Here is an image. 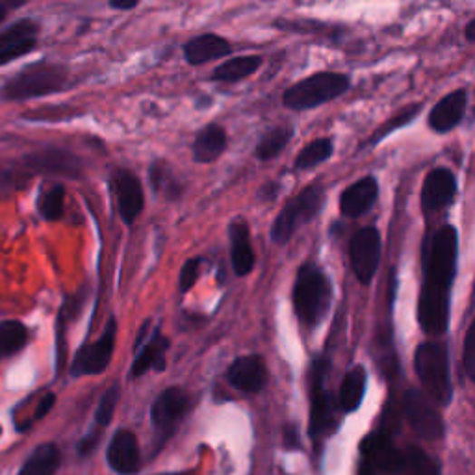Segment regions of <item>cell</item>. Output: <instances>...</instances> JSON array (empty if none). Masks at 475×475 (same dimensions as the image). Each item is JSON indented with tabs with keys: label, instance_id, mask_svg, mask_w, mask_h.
<instances>
[{
	"label": "cell",
	"instance_id": "ee69618b",
	"mask_svg": "<svg viewBox=\"0 0 475 475\" xmlns=\"http://www.w3.org/2000/svg\"><path fill=\"white\" fill-rule=\"evenodd\" d=\"M5 15H6V6H5V5H0V23H3Z\"/></svg>",
	"mask_w": 475,
	"mask_h": 475
},
{
	"label": "cell",
	"instance_id": "9c48e42d",
	"mask_svg": "<svg viewBox=\"0 0 475 475\" xmlns=\"http://www.w3.org/2000/svg\"><path fill=\"white\" fill-rule=\"evenodd\" d=\"M403 412L411 427L425 441H437L444 434L441 414L418 390H409L403 398Z\"/></svg>",
	"mask_w": 475,
	"mask_h": 475
},
{
	"label": "cell",
	"instance_id": "44dd1931",
	"mask_svg": "<svg viewBox=\"0 0 475 475\" xmlns=\"http://www.w3.org/2000/svg\"><path fill=\"white\" fill-rule=\"evenodd\" d=\"M227 131L216 123L205 125L195 134L191 143V158L197 164H212L227 150Z\"/></svg>",
	"mask_w": 475,
	"mask_h": 475
},
{
	"label": "cell",
	"instance_id": "9a60e30c",
	"mask_svg": "<svg viewBox=\"0 0 475 475\" xmlns=\"http://www.w3.org/2000/svg\"><path fill=\"white\" fill-rule=\"evenodd\" d=\"M466 108H468V92L464 88H459L448 93L446 97H442L432 106L427 117V125L437 134L451 132L464 119Z\"/></svg>",
	"mask_w": 475,
	"mask_h": 475
},
{
	"label": "cell",
	"instance_id": "ba28073f",
	"mask_svg": "<svg viewBox=\"0 0 475 475\" xmlns=\"http://www.w3.org/2000/svg\"><path fill=\"white\" fill-rule=\"evenodd\" d=\"M327 363L318 361L312 368V392H310V437L318 441L322 434L331 432L334 427V407L331 392L325 388Z\"/></svg>",
	"mask_w": 475,
	"mask_h": 475
},
{
	"label": "cell",
	"instance_id": "60d3db41",
	"mask_svg": "<svg viewBox=\"0 0 475 475\" xmlns=\"http://www.w3.org/2000/svg\"><path fill=\"white\" fill-rule=\"evenodd\" d=\"M95 444H97V434H88V437L81 442V453H82V455L92 453L93 448H95Z\"/></svg>",
	"mask_w": 475,
	"mask_h": 475
},
{
	"label": "cell",
	"instance_id": "74e56055",
	"mask_svg": "<svg viewBox=\"0 0 475 475\" xmlns=\"http://www.w3.org/2000/svg\"><path fill=\"white\" fill-rule=\"evenodd\" d=\"M54 402H56V395H54V393H47V395H44L42 402L37 403V409H35L34 420H42L44 416H47V412L54 407Z\"/></svg>",
	"mask_w": 475,
	"mask_h": 475
},
{
	"label": "cell",
	"instance_id": "3957f363",
	"mask_svg": "<svg viewBox=\"0 0 475 475\" xmlns=\"http://www.w3.org/2000/svg\"><path fill=\"white\" fill-rule=\"evenodd\" d=\"M351 88V78L344 73L320 71L301 78L283 93V104L294 111L314 110L336 101Z\"/></svg>",
	"mask_w": 475,
	"mask_h": 475
},
{
	"label": "cell",
	"instance_id": "8992f818",
	"mask_svg": "<svg viewBox=\"0 0 475 475\" xmlns=\"http://www.w3.org/2000/svg\"><path fill=\"white\" fill-rule=\"evenodd\" d=\"M67 86V71L62 65H30L19 73L5 88L10 101L45 97L62 92Z\"/></svg>",
	"mask_w": 475,
	"mask_h": 475
},
{
	"label": "cell",
	"instance_id": "7a4b0ae2",
	"mask_svg": "<svg viewBox=\"0 0 475 475\" xmlns=\"http://www.w3.org/2000/svg\"><path fill=\"white\" fill-rule=\"evenodd\" d=\"M292 297L301 324L308 327L320 325L325 320L333 299L329 276L315 264H303L296 276Z\"/></svg>",
	"mask_w": 475,
	"mask_h": 475
},
{
	"label": "cell",
	"instance_id": "f546056e",
	"mask_svg": "<svg viewBox=\"0 0 475 475\" xmlns=\"http://www.w3.org/2000/svg\"><path fill=\"white\" fill-rule=\"evenodd\" d=\"M422 108H423V104H412V106L402 110L398 115H393V117L390 119V121L383 123V125L361 145V149L375 147V145H379L386 136H390L392 132H395V131H400V129L411 125V123L414 121V119L418 117V113H420Z\"/></svg>",
	"mask_w": 475,
	"mask_h": 475
},
{
	"label": "cell",
	"instance_id": "d6986e66",
	"mask_svg": "<svg viewBox=\"0 0 475 475\" xmlns=\"http://www.w3.org/2000/svg\"><path fill=\"white\" fill-rule=\"evenodd\" d=\"M232 53V45L227 42L223 35L218 34H201L184 45V60L191 67H199L208 62L225 58Z\"/></svg>",
	"mask_w": 475,
	"mask_h": 475
},
{
	"label": "cell",
	"instance_id": "d6a6232c",
	"mask_svg": "<svg viewBox=\"0 0 475 475\" xmlns=\"http://www.w3.org/2000/svg\"><path fill=\"white\" fill-rule=\"evenodd\" d=\"M149 184L154 193H160L164 189L168 199H179L180 197V184L175 179H171V173L162 160H154L150 164Z\"/></svg>",
	"mask_w": 475,
	"mask_h": 475
},
{
	"label": "cell",
	"instance_id": "d590c367",
	"mask_svg": "<svg viewBox=\"0 0 475 475\" xmlns=\"http://www.w3.org/2000/svg\"><path fill=\"white\" fill-rule=\"evenodd\" d=\"M117 402H119V388L117 386H111L104 392L102 400L99 403V409H97V414H95V420L101 427H106L110 422H111V416L115 412V407H117Z\"/></svg>",
	"mask_w": 475,
	"mask_h": 475
},
{
	"label": "cell",
	"instance_id": "83f0119b",
	"mask_svg": "<svg viewBox=\"0 0 475 475\" xmlns=\"http://www.w3.org/2000/svg\"><path fill=\"white\" fill-rule=\"evenodd\" d=\"M334 152V141L333 138H318L310 141L303 150L296 156L294 160V170L296 171H308L325 164L331 160V156Z\"/></svg>",
	"mask_w": 475,
	"mask_h": 475
},
{
	"label": "cell",
	"instance_id": "1f68e13d",
	"mask_svg": "<svg viewBox=\"0 0 475 475\" xmlns=\"http://www.w3.org/2000/svg\"><path fill=\"white\" fill-rule=\"evenodd\" d=\"M400 475H441V466L422 450L409 448L403 451V468Z\"/></svg>",
	"mask_w": 475,
	"mask_h": 475
},
{
	"label": "cell",
	"instance_id": "e0dca14e",
	"mask_svg": "<svg viewBox=\"0 0 475 475\" xmlns=\"http://www.w3.org/2000/svg\"><path fill=\"white\" fill-rule=\"evenodd\" d=\"M37 32L35 23L23 19L0 34V65L26 56L37 44Z\"/></svg>",
	"mask_w": 475,
	"mask_h": 475
},
{
	"label": "cell",
	"instance_id": "4fadbf2b",
	"mask_svg": "<svg viewBox=\"0 0 475 475\" xmlns=\"http://www.w3.org/2000/svg\"><path fill=\"white\" fill-rule=\"evenodd\" d=\"M24 164L37 173L60 175L65 179H81L82 175V162L78 160V156L63 149H45L32 152L26 156Z\"/></svg>",
	"mask_w": 475,
	"mask_h": 475
},
{
	"label": "cell",
	"instance_id": "603a6c76",
	"mask_svg": "<svg viewBox=\"0 0 475 475\" xmlns=\"http://www.w3.org/2000/svg\"><path fill=\"white\" fill-rule=\"evenodd\" d=\"M186 409L188 395L180 388L173 386L158 395L150 409V420L158 429H170L182 418Z\"/></svg>",
	"mask_w": 475,
	"mask_h": 475
},
{
	"label": "cell",
	"instance_id": "484cf974",
	"mask_svg": "<svg viewBox=\"0 0 475 475\" xmlns=\"http://www.w3.org/2000/svg\"><path fill=\"white\" fill-rule=\"evenodd\" d=\"M366 381L368 375L363 366H356L351 372H347V375L342 381L338 398V403L344 409V412H353L361 407L366 392Z\"/></svg>",
	"mask_w": 475,
	"mask_h": 475
},
{
	"label": "cell",
	"instance_id": "836d02e7",
	"mask_svg": "<svg viewBox=\"0 0 475 475\" xmlns=\"http://www.w3.org/2000/svg\"><path fill=\"white\" fill-rule=\"evenodd\" d=\"M63 207H65V189H63V186L51 188L42 197V203H39V210H42V216L47 221H58L63 216Z\"/></svg>",
	"mask_w": 475,
	"mask_h": 475
},
{
	"label": "cell",
	"instance_id": "5b68a950",
	"mask_svg": "<svg viewBox=\"0 0 475 475\" xmlns=\"http://www.w3.org/2000/svg\"><path fill=\"white\" fill-rule=\"evenodd\" d=\"M414 368L431 400L448 405L451 400L450 356L442 344L425 342L416 349Z\"/></svg>",
	"mask_w": 475,
	"mask_h": 475
},
{
	"label": "cell",
	"instance_id": "6da1fadb",
	"mask_svg": "<svg viewBox=\"0 0 475 475\" xmlns=\"http://www.w3.org/2000/svg\"><path fill=\"white\" fill-rule=\"evenodd\" d=\"M459 232L444 225L432 232L423 246V286L418 303V320L427 334L441 336L450 325V294L457 275Z\"/></svg>",
	"mask_w": 475,
	"mask_h": 475
},
{
	"label": "cell",
	"instance_id": "ffe728a7",
	"mask_svg": "<svg viewBox=\"0 0 475 475\" xmlns=\"http://www.w3.org/2000/svg\"><path fill=\"white\" fill-rule=\"evenodd\" d=\"M108 464L121 475H132L140 468V448L131 431H119L108 446Z\"/></svg>",
	"mask_w": 475,
	"mask_h": 475
},
{
	"label": "cell",
	"instance_id": "cb8c5ba5",
	"mask_svg": "<svg viewBox=\"0 0 475 475\" xmlns=\"http://www.w3.org/2000/svg\"><path fill=\"white\" fill-rule=\"evenodd\" d=\"M170 345V340L162 336L160 331H154L152 336L147 340L143 349L138 353L136 361L132 364V377H141L147 373L150 368L162 372L166 368V359L164 353Z\"/></svg>",
	"mask_w": 475,
	"mask_h": 475
},
{
	"label": "cell",
	"instance_id": "e575fe53",
	"mask_svg": "<svg viewBox=\"0 0 475 475\" xmlns=\"http://www.w3.org/2000/svg\"><path fill=\"white\" fill-rule=\"evenodd\" d=\"M201 266H203V258L201 257H195V258H188L180 269L179 275V290L182 294L189 292L193 288V285L197 283L201 275Z\"/></svg>",
	"mask_w": 475,
	"mask_h": 475
},
{
	"label": "cell",
	"instance_id": "f35d334b",
	"mask_svg": "<svg viewBox=\"0 0 475 475\" xmlns=\"http://www.w3.org/2000/svg\"><path fill=\"white\" fill-rule=\"evenodd\" d=\"M279 189H281V186L276 182H267L258 189V199L260 201H275L276 197H279Z\"/></svg>",
	"mask_w": 475,
	"mask_h": 475
},
{
	"label": "cell",
	"instance_id": "4dcf8cb0",
	"mask_svg": "<svg viewBox=\"0 0 475 475\" xmlns=\"http://www.w3.org/2000/svg\"><path fill=\"white\" fill-rule=\"evenodd\" d=\"M28 342V331L19 322L0 324V359L21 351Z\"/></svg>",
	"mask_w": 475,
	"mask_h": 475
},
{
	"label": "cell",
	"instance_id": "7c38bea8",
	"mask_svg": "<svg viewBox=\"0 0 475 475\" xmlns=\"http://www.w3.org/2000/svg\"><path fill=\"white\" fill-rule=\"evenodd\" d=\"M111 188L115 193L119 218L129 227L134 225V221L145 208V193L141 180L129 170H117L111 179Z\"/></svg>",
	"mask_w": 475,
	"mask_h": 475
},
{
	"label": "cell",
	"instance_id": "8fae6325",
	"mask_svg": "<svg viewBox=\"0 0 475 475\" xmlns=\"http://www.w3.org/2000/svg\"><path fill=\"white\" fill-rule=\"evenodd\" d=\"M457 177L448 168H434L422 186V208L425 214H437L453 205L457 197Z\"/></svg>",
	"mask_w": 475,
	"mask_h": 475
},
{
	"label": "cell",
	"instance_id": "ab89813d",
	"mask_svg": "<svg viewBox=\"0 0 475 475\" xmlns=\"http://www.w3.org/2000/svg\"><path fill=\"white\" fill-rule=\"evenodd\" d=\"M108 5H110V8H113V10L131 12V10H134V8L140 5V0H108Z\"/></svg>",
	"mask_w": 475,
	"mask_h": 475
},
{
	"label": "cell",
	"instance_id": "8d00e7d4",
	"mask_svg": "<svg viewBox=\"0 0 475 475\" xmlns=\"http://www.w3.org/2000/svg\"><path fill=\"white\" fill-rule=\"evenodd\" d=\"M473 333H475V325L471 324L468 333H466V340H464V370H466V375L471 381L475 379V340H473Z\"/></svg>",
	"mask_w": 475,
	"mask_h": 475
},
{
	"label": "cell",
	"instance_id": "277c9868",
	"mask_svg": "<svg viewBox=\"0 0 475 475\" xmlns=\"http://www.w3.org/2000/svg\"><path fill=\"white\" fill-rule=\"evenodd\" d=\"M327 201V189L322 184H308L283 207L271 225V242L286 246L294 234L320 216Z\"/></svg>",
	"mask_w": 475,
	"mask_h": 475
},
{
	"label": "cell",
	"instance_id": "5bb4252c",
	"mask_svg": "<svg viewBox=\"0 0 475 475\" xmlns=\"http://www.w3.org/2000/svg\"><path fill=\"white\" fill-rule=\"evenodd\" d=\"M379 199V182L373 175L363 177L361 180L347 186L340 195V214L349 219L363 218L370 212Z\"/></svg>",
	"mask_w": 475,
	"mask_h": 475
},
{
	"label": "cell",
	"instance_id": "7bdbcfd3",
	"mask_svg": "<svg viewBox=\"0 0 475 475\" xmlns=\"http://www.w3.org/2000/svg\"><path fill=\"white\" fill-rule=\"evenodd\" d=\"M24 3H28V0H6V6H8V8H19V6H23Z\"/></svg>",
	"mask_w": 475,
	"mask_h": 475
},
{
	"label": "cell",
	"instance_id": "f1b7e54d",
	"mask_svg": "<svg viewBox=\"0 0 475 475\" xmlns=\"http://www.w3.org/2000/svg\"><path fill=\"white\" fill-rule=\"evenodd\" d=\"M60 451L54 444L39 446L24 462L19 475H54L60 468Z\"/></svg>",
	"mask_w": 475,
	"mask_h": 475
},
{
	"label": "cell",
	"instance_id": "2e32d148",
	"mask_svg": "<svg viewBox=\"0 0 475 475\" xmlns=\"http://www.w3.org/2000/svg\"><path fill=\"white\" fill-rule=\"evenodd\" d=\"M361 451L364 455V466H370L372 471L381 470L395 475L402 473L403 451L395 448L384 434H370L363 441Z\"/></svg>",
	"mask_w": 475,
	"mask_h": 475
},
{
	"label": "cell",
	"instance_id": "ac0fdd59",
	"mask_svg": "<svg viewBox=\"0 0 475 475\" xmlns=\"http://www.w3.org/2000/svg\"><path fill=\"white\" fill-rule=\"evenodd\" d=\"M228 238H230L232 269L238 276H246L255 267V251L251 246L249 225L242 218H236L228 225Z\"/></svg>",
	"mask_w": 475,
	"mask_h": 475
},
{
	"label": "cell",
	"instance_id": "30bf717a",
	"mask_svg": "<svg viewBox=\"0 0 475 475\" xmlns=\"http://www.w3.org/2000/svg\"><path fill=\"white\" fill-rule=\"evenodd\" d=\"M115 334H117V325L115 320L110 318L102 336L92 344V345H84L81 351L76 353L74 356V363L71 368L73 375H97L102 373L110 361H111V353H113V345H115Z\"/></svg>",
	"mask_w": 475,
	"mask_h": 475
},
{
	"label": "cell",
	"instance_id": "b9f144b4",
	"mask_svg": "<svg viewBox=\"0 0 475 475\" xmlns=\"http://www.w3.org/2000/svg\"><path fill=\"white\" fill-rule=\"evenodd\" d=\"M464 34H466V42H468V44H473V39H475V19H470V21H468Z\"/></svg>",
	"mask_w": 475,
	"mask_h": 475
},
{
	"label": "cell",
	"instance_id": "4316f807",
	"mask_svg": "<svg viewBox=\"0 0 475 475\" xmlns=\"http://www.w3.org/2000/svg\"><path fill=\"white\" fill-rule=\"evenodd\" d=\"M294 134H296V131H294L292 125H279V127L267 131L260 138V141L255 149V156L258 158L260 162L275 160V158L288 147Z\"/></svg>",
	"mask_w": 475,
	"mask_h": 475
},
{
	"label": "cell",
	"instance_id": "7402d4cb",
	"mask_svg": "<svg viewBox=\"0 0 475 475\" xmlns=\"http://www.w3.org/2000/svg\"><path fill=\"white\" fill-rule=\"evenodd\" d=\"M227 379L238 390L258 392L267 381V370L258 356L249 354L232 363V366L227 372Z\"/></svg>",
	"mask_w": 475,
	"mask_h": 475
},
{
	"label": "cell",
	"instance_id": "d4e9b609",
	"mask_svg": "<svg viewBox=\"0 0 475 475\" xmlns=\"http://www.w3.org/2000/svg\"><path fill=\"white\" fill-rule=\"evenodd\" d=\"M260 67H262L260 56H255V54L236 56V58L223 62L221 65H218L212 71V81H216V82H240V81H246V78H249L251 74H255Z\"/></svg>",
	"mask_w": 475,
	"mask_h": 475
},
{
	"label": "cell",
	"instance_id": "52a82bcc",
	"mask_svg": "<svg viewBox=\"0 0 475 475\" xmlns=\"http://www.w3.org/2000/svg\"><path fill=\"white\" fill-rule=\"evenodd\" d=\"M383 240L377 227L368 225L356 230L349 244V260L356 281L361 285H370L381 264Z\"/></svg>",
	"mask_w": 475,
	"mask_h": 475
}]
</instances>
